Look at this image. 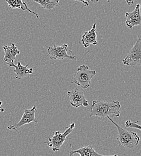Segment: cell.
I'll return each mask as SVG.
<instances>
[{"label": "cell", "instance_id": "3957f363", "mask_svg": "<svg viewBox=\"0 0 141 156\" xmlns=\"http://www.w3.org/2000/svg\"><path fill=\"white\" fill-rule=\"evenodd\" d=\"M96 75L95 70H91L88 66L81 65L75 72L71 83L76 84L82 89L85 90L90 87L91 79Z\"/></svg>", "mask_w": 141, "mask_h": 156}, {"label": "cell", "instance_id": "ffe728a7", "mask_svg": "<svg viewBox=\"0 0 141 156\" xmlns=\"http://www.w3.org/2000/svg\"><path fill=\"white\" fill-rule=\"evenodd\" d=\"M2 102L1 101H0V112H4L5 111V110H4V109H3V108H1V105H2Z\"/></svg>", "mask_w": 141, "mask_h": 156}, {"label": "cell", "instance_id": "9c48e42d", "mask_svg": "<svg viewBox=\"0 0 141 156\" xmlns=\"http://www.w3.org/2000/svg\"><path fill=\"white\" fill-rule=\"evenodd\" d=\"M2 49L4 52L3 61L5 62L9 67H14L15 66L14 62L16 57L20 54V51L14 43H11L10 46H2Z\"/></svg>", "mask_w": 141, "mask_h": 156}, {"label": "cell", "instance_id": "ac0fdd59", "mask_svg": "<svg viewBox=\"0 0 141 156\" xmlns=\"http://www.w3.org/2000/svg\"><path fill=\"white\" fill-rule=\"evenodd\" d=\"M126 3L129 5H133V2H134V0H125Z\"/></svg>", "mask_w": 141, "mask_h": 156}, {"label": "cell", "instance_id": "2e32d148", "mask_svg": "<svg viewBox=\"0 0 141 156\" xmlns=\"http://www.w3.org/2000/svg\"><path fill=\"white\" fill-rule=\"evenodd\" d=\"M141 120H138L135 122H132L130 120H127L125 121V124L126 127H129V128H133V129H138L139 130H141V127L140 124L139 123L141 122Z\"/></svg>", "mask_w": 141, "mask_h": 156}, {"label": "cell", "instance_id": "5b68a950", "mask_svg": "<svg viewBox=\"0 0 141 156\" xmlns=\"http://www.w3.org/2000/svg\"><path fill=\"white\" fill-rule=\"evenodd\" d=\"M48 55L51 59L78 60V58L73 54V52L69 49L67 44L49 46L48 48Z\"/></svg>", "mask_w": 141, "mask_h": 156}, {"label": "cell", "instance_id": "52a82bcc", "mask_svg": "<svg viewBox=\"0 0 141 156\" xmlns=\"http://www.w3.org/2000/svg\"><path fill=\"white\" fill-rule=\"evenodd\" d=\"M37 111V106H34L30 109H25L23 115L20 118V121L15 125H11L7 127L9 130H17L22 126L30 124L32 122L38 123V119L36 118V113Z\"/></svg>", "mask_w": 141, "mask_h": 156}, {"label": "cell", "instance_id": "6da1fadb", "mask_svg": "<svg viewBox=\"0 0 141 156\" xmlns=\"http://www.w3.org/2000/svg\"><path fill=\"white\" fill-rule=\"evenodd\" d=\"M121 105L118 101H106L104 100H93L90 111V117H98L101 119L114 115L120 117Z\"/></svg>", "mask_w": 141, "mask_h": 156}, {"label": "cell", "instance_id": "d6986e66", "mask_svg": "<svg viewBox=\"0 0 141 156\" xmlns=\"http://www.w3.org/2000/svg\"><path fill=\"white\" fill-rule=\"evenodd\" d=\"M85 1H91V2H99L100 0H85ZM110 1L111 0H107V1L108 2H110Z\"/></svg>", "mask_w": 141, "mask_h": 156}, {"label": "cell", "instance_id": "ba28073f", "mask_svg": "<svg viewBox=\"0 0 141 156\" xmlns=\"http://www.w3.org/2000/svg\"><path fill=\"white\" fill-rule=\"evenodd\" d=\"M70 105L74 108H78L81 106L87 107L89 105L88 101L85 97L84 93L81 90L75 89L67 92Z\"/></svg>", "mask_w": 141, "mask_h": 156}, {"label": "cell", "instance_id": "e0dca14e", "mask_svg": "<svg viewBox=\"0 0 141 156\" xmlns=\"http://www.w3.org/2000/svg\"><path fill=\"white\" fill-rule=\"evenodd\" d=\"M73 1H79V2H82L84 4V6H88L89 5L88 2L85 1V0H73Z\"/></svg>", "mask_w": 141, "mask_h": 156}, {"label": "cell", "instance_id": "4fadbf2b", "mask_svg": "<svg viewBox=\"0 0 141 156\" xmlns=\"http://www.w3.org/2000/svg\"><path fill=\"white\" fill-rule=\"evenodd\" d=\"M28 64H26L25 66H23L21 64L20 62H18L17 65H15V69L13 72L15 73L16 79H20L22 78L29 76L30 74L33 73V68H28Z\"/></svg>", "mask_w": 141, "mask_h": 156}, {"label": "cell", "instance_id": "9a60e30c", "mask_svg": "<svg viewBox=\"0 0 141 156\" xmlns=\"http://www.w3.org/2000/svg\"><path fill=\"white\" fill-rule=\"evenodd\" d=\"M40 4L41 7L45 10H51L54 9L58 4L60 0H33Z\"/></svg>", "mask_w": 141, "mask_h": 156}, {"label": "cell", "instance_id": "8fae6325", "mask_svg": "<svg viewBox=\"0 0 141 156\" xmlns=\"http://www.w3.org/2000/svg\"><path fill=\"white\" fill-rule=\"evenodd\" d=\"M81 42L85 48H88L91 44L96 45L97 44L96 23H94L91 29L82 35Z\"/></svg>", "mask_w": 141, "mask_h": 156}, {"label": "cell", "instance_id": "5bb4252c", "mask_svg": "<svg viewBox=\"0 0 141 156\" xmlns=\"http://www.w3.org/2000/svg\"><path fill=\"white\" fill-rule=\"evenodd\" d=\"M5 1L8 4L10 8L12 9H19L23 11H28L35 15L37 18H39V15L36 12L31 10L28 7L26 3L25 2H23L22 0H5Z\"/></svg>", "mask_w": 141, "mask_h": 156}, {"label": "cell", "instance_id": "8992f818", "mask_svg": "<svg viewBox=\"0 0 141 156\" xmlns=\"http://www.w3.org/2000/svg\"><path fill=\"white\" fill-rule=\"evenodd\" d=\"M124 65L130 67L141 66V38L139 36L125 58L122 60Z\"/></svg>", "mask_w": 141, "mask_h": 156}, {"label": "cell", "instance_id": "30bf717a", "mask_svg": "<svg viewBox=\"0 0 141 156\" xmlns=\"http://www.w3.org/2000/svg\"><path fill=\"white\" fill-rule=\"evenodd\" d=\"M125 16L126 17L125 25L129 29H132L134 27L140 25L141 23L140 4H138L133 12L125 13Z\"/></svg>", "mask_w": 141, "mask_h": 156}, {"label": "cell", "instance_id": "7c38bea8", "mask_svg": "<svg viewBox=\"0 0 141 156\" xmlns=\"http://www.w3.org/2000/svg\"><path fill=\"white\" fill-rule=\"evenodd\" d=\"M75 154H79L80 156H118V155L113 156H103L97 153L94 147L92 145H88L83 147L76 150H72L69 152V156H72Z\"/></svg>", "mask_w": 141, "mask_h": 156}, {"label": "cell", "instance_id": "7a4b0ae2", "mask_svg": "<svg viewBox=\"0 0 141 156\" xmlns=\"http://www.w3.org/2000/svg\"><path fill=\"white\" fill-rule=\"evenodd\" d=\"M107 118L117 127L118 130L117 140L122 147L126 148H132L138 145L140 141V137L136 133L124 129L114 122L109 116H108Z\"/></svg>", "mask_w": 141, "mask_h": 156}, {"label": "cell", "instance_id": "277c9868", "mask_svg": "<svg viewBox=\"0 0 141 156\" xmlns=\"http://www.w3.org/2000/svg\"><path fill=\"white\" fill-rule=\"evenodd\" d=\"M75 127V123L72 122L69 126L65 128V130L63 133H61L60 131L54 132L52 136L48 137V140L44 142V144H47L54 152L58 151L65 142L67 136L73 132Z\"/></svg>", "mask_w": 141, "mask_h": 156}]
</instances>
